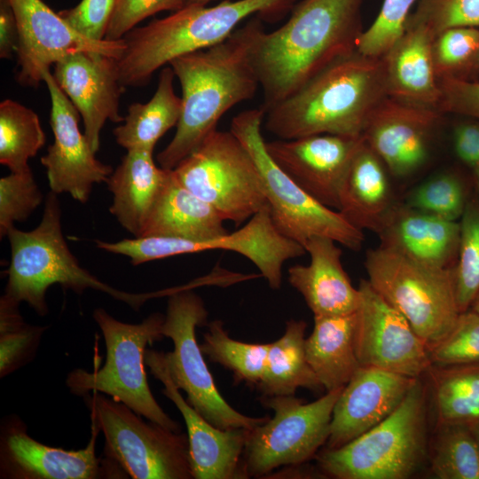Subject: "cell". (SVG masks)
I'll return each mask as SVG.
<instances>
[{
    "label": "cell",
    "mask_w": 479,
    "mask_h": 479,
    "mask_svg": "<svg viewBox=\"0 0 479 479\" xmlns=\"http://www.w3.org/2000/svg\"><path fill=\"white\" fill-rule=\"evenodd\" d=\"M356 323V311L314 316L313 330L305 339L306 357L326 392L343 388L361 367L355 347Z\"/></svg>",
    "instance_id": "f546056e"
},
{
    "label": "cell",
    "mask_w": 479,
    "mask_h": 479,
    "mask_svg": "<svg viewBox=\"0 0 479 479\" xmlns=\"http://www.w3.org/2000/svg\"><path fill=\"white\" fill-rule=\"evenodd\" d=\"M363 4L364 0H302L286 23L263 33L255 65L264 112L357 51L364 31Z\"/></svg>",
    "instance_id": "7a4b0ae2"
},
{
    "label": "cell",
    "mask_w": 479,
    "mask_h": 479,
    "mask_svg": "<svg viewBox=\"0 0 479 479\" xmlns=\"http://www.w3.org/2000/svg\"><path fill=\"white\" fill-rule=\"evenodd\" d=\"M428 373L438 423L469 425L479 420V361L432 365Z\"/></svg>",
    "instance_id": "d6a6232c"
},
{
    "label": "cell",
    "mask_w": 479,
    "mask_h": 479,
    "mask_svg": "<svg viewBox=\"0 0 479 479\" xmlns=\"http://www.w3.org/2000/svg\"><path fill=\"white\" fill-rule=\"evenodd\" d=\"M105 437L104 459L133 479H193L187 434L145 421L129 406L93 391L83 397Z\"/></svg>",
    "instance_id": "9c48e42d"
},
{
    "label": "cell",
    "mask_w": 479,
    "mask_h": 479,
    "mask_svg": "<svg viewBox=\"0 0 479 479\" xmlns=\"http://www.w3.org/2000/svg\"><path fill=\"white\" fill-rule=\"evenodd\" d=\"M440 111L468 116L479 121V81H470L459 75L439 78Z\"/></svg>",
    "instance_id": "7dc6e473"
},
{
    "label": "cell",
    "mask_w": 479,
    "mask_h": 479,
    "mask_svg": "<svg viewBox=\"0 0 479 479\" xmlns=\"http://www.w3.org/2000/svg\"><path fill=\"white\" fill-rule=\"evenodd\" d=\"M118 59L99 52L71 54L54 65L52 75L70 99L84 125V135L95 153L106 121L120 123L121 83Z\"/></svg>",
    "instance_id": "44dd1931"
},
{
    "label": "cell",
    "mask_w": 479,
    "mask_h": 479,
    "mask_svg": "<svg viewBox=\"0 0 479 479\" xmlns=\"http://www.w3.org/2000/svg\"><path fill=\"white\" fill-rule=\"evenodd\" d=\"M364 136L319 134L265 141L276 164L324 206L338 210L339 190Z\"/></svg>",
    "instance_id": "d6986e66"
},
{
    "label": "cell",
    "mask_w": 479,
    "mask_h": 479,
    "mask_svg": "<svg viewBox=\"0 0 479 479\" xmlns=\"http://www.w3.org/2000/svg\"><path fill=\"white\" fill-rule=\"evenodd\" d=\"M164 318L162 313L154 312L139 324H129L114 318L105 309L94 310L93 319L105 340L106 361L93 371H71L66 380L70 392L82 397L93 391L103 393L146 420L181 432L179 424L155 400L145 372V351L165 337Z\"/></svg>",
    "instance_id": "8992f818"
},
{
    "label": "cell",
    "mask_w": 479,
    "mask_h": 479,
    "mask_svg": "<svg viewBox=\"0 0 479 479\" xmlns=\"http://www.w3.org/2000/svg\"><path fill=\"white\" fill-rule=\"evenodd\" d=\"M343 388L306 403L292 396L263 397L272 418L248 429L243 451L247 477H263L280 467L297 466L316 457L326 444L334 404Z\"/></svg>",
    "instance_id": "4fadbf2b"
},
{
    "label": "cell",
    "mask_w": 479,
    "mask_h": 479,
    "mask_svg": "<svg viewBox=\"0 0 479 479\" xmlns=\"http://www.w3.org/2000/svg\"><path fill=\"white\" fill-rule=\"evenodd\" d=\"M197 279L179 287L168 296L162 333L174 349L164 353L169 376L186 401L208 421L221 429H252L270 416L250 417L235 410L218 391L196 339V328L208 325V312L202 298L192 291Z\"/></svg>",
    "instance_id": "8fae6325"
},
{
    "label": "cell",
    "mask_w": 479,
    "mask_h": 479,
    "mask_svg": "<svg viewBox=\"0 0 479 479\" xmlns=\"http://www.w3.org/2000/svg\"><path fill=\"white\" fill-rule=\"evenodd\" d=\"M186 0H115L105 39L117 41L145 19L164 11L176 12Z\"/></svg>",
    "instance_id": "f6af8a7d"
},
{
    "label": "cell",
    "mask_w": 479,
    "mask_h": 479,
    "mask_svg": "<svg viewBox=\"0 0 479 479\" xmlns=\"http://www.w3.org/2000/svg\"><path fill=\"white\" fill-rule=\"evenodd\" d=\"M387 97L383 57L356 51L268 109L264 129L280 139L319 134L362 137L373 113Z\"/></svg>",
    "instance_id": "3957f363"
},
{
    "label": "cell",
    "mask_w": 479,
    "mask_h": 479,
    "mask_svg": "<svg viewBox=\"0 0 479 479\" xmlns=\"http://www.w3.org/2000/svg\"><path fill=\"white\" fill-rule=\"evenodd\" d=\"M19 28L10 0H0V58L10 59L16 53Z\"/></svg>",
    "instance_id": "681fc988"
},
{
    "label": "cell",
    "mask_w": 479,
    "mask_h": 479,
    "mask_svg": "<svg viewBox=\"0 0 479 479\" xmlns=\"http://www.w3.org/2000/svg\"><path fill=\"white\" fill-rule=\"evenodd\" d=\"M51 98V127L53 143L41 158L51 192L68 193L86 203L95 184L108 180L110 165L98 160L84 133L79 129V113L58 85L51 70L44 73Z\"/></svg>",
    "instance_id": "e0dca14e"
},
{
    "label": "cell",
    "mask_w": 479,
    "mask_h": 479,
    "mask_svg": "<svg viewBox=\"0 0 479 479\" xmlns=\"http://www.w3.org/2000/svg\"><path fill=\"white\" fill-rule=\"evenodd\" d=\"M264 115L262 107L242 111L232 118L230 130L256 163L276 229L303 247L310 239L320 236L351 250L359 249L365 240L363 232L338 210L324 206L307 193L269 155L261 130Z\"/></svg>",
    "instance_id": "ba28073f"
},
{
    "label": "cell",
    "mask_w": 479,
    "mask_h": 479,
    "mask_svg": "<svg viewBox=\"0 0 479 479\" xmlns=\"http://www.w3.org/2000/svg\"><path fill=\"white\" fill-rule=\"evenodd\" d=\"M371 286L409 322L428 347L454 326L458 306L452 267L436 268L379 246L365 257Z\"/></svg>",
    "instance_id": "30bf717a"
},
{
    "label": "cell",
    "mask_w": 479,
    "mask_h": 479,
    "mask_svg": "<svg viewBox=\"0 0 479 479\" xmlns=\"http://www.w3.org/2000/svg\"><path fill=\"white\" fill-rule=\"evenodd\" d=\"M469 309L479 314V292L474 298Z\"/></svg>",
    "instance_id": "f5cc1de1"
},
{
    "label": "cell",
    "mask_w": 479,
    "mask_h": 479,
    "mask_svg": "<svg viewBox=\"0 0 479 479\" xmlns=\"http://www.w3.org/2000/svg\"><path fill=\"white\" fill-rule=\"evenodd\" d=\"M262 21L251 17L223 42L169 64L180 83L183 106L173 138L157 155L160 167L175 169L216 130L226 112L255 97L260 86L255 52L265 31Z\"/></svg>",
    "instance_id": "6da1fadb"
},
{
    "label": "cell",
    "mask_w": 479,
    "mask_h": 479,
    "mask_svg": "<svg viewBox=\"0 0 479 479\" xmlns=\"http://www.w3.org/2000/svg\"><path fill=\"white\" fill-rule=\"evenodd\" d=\"M224 220L208 202L188 190L168 169L137 238L207 240L228 232Z\"/></svg>",
    "instance_id": "4316f807"
},
{
    "label": "cell",
    "mask_w": 479,
    "mask_h": 479,
    "mask_svg": "<svg viewBox=\"0 0 479 479\" xmlns=\"http://www.w3.org/2000/svg\"><path fill=\"white\" fill-rule=\"evenodd\" d=\"M453 147L458 158L474 169L479 164V124L460 123L453 133Z\"/></svg>",
    "instance_id": "c3c4849f"
},
{
    "label": "cell",
    "mask_w": 479,
    "mask_h": 479,
    "mask_svg": "<svg viewBox=\"0 0 479 479\" xmlns=\"http://www.w3.org/2000/svg\"><path fill=\"white\" fill-rule=\"evenodd\" d=\"M145 364L162 382L161 393L173 402L184 418L193 479L247 478L243 467V451L248 429H221L200 414L173 383L164 352L146 349Z\"/></svg>",
    "instance_id": "ffe728a7"
},
{
    "label": "cell",
    "mask_w": 479,
    "mask_h": 479,
    "mask_svg": "<svg viewBox=\"0 0 479 479\" xmlns=\"http://www.w3.org/2000/svg\"><path fill=\"white\" fill-rule=\"evenodd\" d=\"M200 349L212 362L233 373L237 381L252 386L259 383L270 343H247L231 338L224 322L215 319L207 325Z\"/></svg>",
    "instance_id": "e575fe53"
},
{
    "label": "cell",
    "mask_w": 479,
    "mask_h": 479,
    "mask_svg": "<svg viewBox=\"0 0 479 479\" xmlns=\"http://www.w3.org/2000/svg\"><path fill=\"white\" fill-rule=\"evenodd\" d=\"M337 244L327 237L310 239L304 245L309 264H294L287 271L289 284L314 316L353 313L359 304V290L352 286L342 266V251Z\"/></svg>",
    "instance_id": "cb8c5ba5"
},
{
    "label": "cell",
    "mask_w": 479,
    "mask_h": 479,
    "mask_svg": "<svg viewBox=\"0 0 479 479\" xmlns=\"http://www.w3.org/2000/svg\"><path fill=\"white\" fill-rule=\"evenodd\" d=\"M215 0H186V4H202L207 5L209 2Z\"/></svg>",
    "instance_id": "db71d44e"
},
{
    "label": "cell",
    "mask_w": 479,
    "mask_h": 479,
    "mask_svg": "<svg viewBox=\"0 0 479 479\" xmlns=\"http://www.w3.org/2000/svg\"><path fill=\"white\" fill-rule=\"evenodd\" d=\"M437 108L387 97L373 113L364 131L368 146L396 177H406L428 160Z\"/></svg>",
    "instance_id": "7402d4cb"
},
{
    "label": "cell",
    "mask_w": 479,
    "mask_h": 479,
    "mask_svg": "<svg viewBox=\"0 0 479 479\" xmlns=\"http://www.w3.org/2000/svg\"><path fill=\"white\" fill-rule=\"evenodd\" d=\"M16 15L17 82L36 88L44 73L64 58L81 51L99 52L120 59L125 48L117 41L92 40L75 30L42 0H10Z\"/></svg>",
    "instance_id": "2e32d148"
},
{
    "label": "cell",
    "mask_w": 479,
    "mask_h": 479,
    "mask_svg": "<svg viewBox=\"0 0 479 479\" xmlns=\"http://www.w3.org/2000/svg\"><path fill=\"white\" fill-rule=\"evenodd\" d=\"M168 169L157 166L153 151L128 150L106 181L113 194L110 213L137 238L144 219L157 196Z\"/></svg>",
    "instance_id": "f1b7e54d"
},
{
    "label": "cell",
    "mask_w": 479,
    "mask_h": 479,
    "mask_svg": "<svg viewBox=\"0 0 479 479\" xmlns=\"http://www.w3.org/2000/svg\"><path fill=\"white\" fill-rule=\"evenodd\" d=\"M172 170L182 185L236 226L267 204L256 163L231 130L211 132Z\"/></svg>",
    "instance_id": "7c38bea8"
},
{
    "label": "cell",
    "mask_w": 479,
    "mask_h": 479,
    "mask_svg": "<svg viewBox=\"0 0 479 479\" xmlns=\"http://www.w3.org/2000/svg\"><path fill=\"white\" fill-rule=\"evenodd\" d=\"M20 302L4 294L0 298V377L4 378L30 362L47 329L25 322Z\"/></svg>",
    "instance_id": "8d00e7d4"
},
{
    "label": "cell",
    "mask_w": 479,
    "mask_h": 479,
    "mask_svg": "<svg viewBox=\"0 0 479 479\" xmlns=\"http://www.w3.org/2000/svg\"><path fill=\"white\" fill-rule=\"evenodd\" d=\"M434 40L425 27L405 24L403 35L383 56L389 97L438 109L441 90L433 58Z\"/></svg>",
    "instance_id": "484cf974"
},
{
    "label": "cell",
    "mask_w": 479,
    "mask_h": 479,
    "mask_svg": "<svg viewBox=\"0 0 479 479\" xmlns=\"http://www.w3.org/2000/svg\"><path fill=\"white\" fill-rule=\"evenodd\" d=\"M433 365H453L479 361V314L460 312L451 331L428 347Z\"/></svg>",
    "instance_id": "b9f144b4"
},
{
    "label": "cell",
    "mask_w": 479,
    "mask_h": 479,
    "mask_svg": "<svg viewBox=\"0 0 479 479\" xmlns=\"http://www.w3.org/2000/svg\"><path fill=\"white\" fill-rule=\"evenodd\" d=\"M430 469L439 479H479V448L468 424L438 423Z\"/></svg>",
    "instance_id": "d590c367"
},
{
    "label": "cell",
    "mask_w": 479,
    "mask_h": 479,
    "mask_svg": "<svg viewBox=\"0 0 479 479\" xmlns=\"http://www.w3.org/2000/svg\"><path fill=\"white\" fill-rule=\"evenodd\" d=\"M426 397L418 379L384 420L344 445L316 455L319 469L336 479H406L427 455Z\"/></svg>",
    "instance_id": "52a82bcc"
},
{
    "label": "cell",
    "mask_w": 479,
    "mask_h": 479,
    "mask_svg": "<svg viewBox=\"0 0 479 479\" xmlns=\"http://www.w3.org/2000/svg\"><path fill=\"white\" fill-rule=\"evenodd\" d=\"M43 196L31 169L11 172L0 178V237L7 236L15 222H22L43 202Z\"/></svg>",
    "instance_id": "ab89813d"
},
{
    "label": "cell",
    "mask_w": 479,
    "mask_h": 479,
    "mask_svg": "<svg viewBox=\"0 0 479 479\" xmlns=\"http://www.w3.org/2000/svg\"><path fill=\"white\" fill-rule=\"evenodd\" d=\"M57 195L48 193L42 220L35 229L25 232L14 226L9 231L6 237L11 261L5 295L20 303L27 302L39 316L49 312L46 293L52 285L80 294L91 288L127 303L134 310H139L151 298L163 296L162 290L131 294L116 289L82 268L64 238Z\"/></svg>",
    "instance_id": "5b68a950"
},
{
    "label": "cell",
    "mask_w": 479,
    "mask_h": 479,
    "mask_svg": "<svg viewBox=\"0 0 479 479\" xmlns=\"http://www.w3.org/2000/svg\"><path fill=\"white\" fill-rule=\"evenodd\" d=\"M306 327L304 320L289 319L284 334L270 342L263 373L256 386L263 397L292 396L299 388L324 389L306 357Z\"/></svg>",
    "instance_id": "1f68e13d"
},
{
    "label": "cell",
    "mask_w": 479,
    "mask_h": 479,
    "mask_svg": "<svg viewBox=\"0 0 479 479\" xmlns=\"http://www.w3.org/2000/svg\"><path fill=\"white\" fill-rule=\"evenodd\" d=\"M36 113L12 99L0 104V163L11 172L30 169L28 160L45 144Z\"/></svg>",
    "instance_id": "836d02e7"
},
{
    "label": "cell",
    "mask_w": 479,
    "mask_h": 479,
    "mask_svg": "<svg viewBox=\"0 0 479 479\" xmlns=\"http://www.w3.org/2000/svg\"><path fill=\"white\" fill-rule=\"evenodd\" d=\"M95 244L108 253L127 256L132 265L208 250L236 252L253 263L274 290L281 287L284 263L306 254L302 245L276 229L268 204L237 231L207 240L134 237L114 242L96 240Z\"/></svg>",
    "instance_id": "5bb4252c"
},
{
    "label": "cell",
    "mask_w": 479,
    "mask_h": 479,
    "mask_svg": "<svg viewBox=\"0 0 479 479\" xmlns=\"http://www.w3.org/2000/svg\"><path fill=\"white\" fill-rule=\"evenodd\" d=\"M355 347L361 366L420 378L433 365L427 343L407 319L361 279Z\"/></svg>",
    "instance_id": "9a60e30c"
},
{
    "label": "cell",
    "mask_w": 479,
    "mask_h": 479,
    "mask_svg": "<svg viewBox=\"0 0 479 479\" xmlns=\"http://www.w3.org/2000/svg\"><path fill=\"white\" fill-rule=\"evenodd\" d=\"M467 203L464 186L459 178L444 173L416 186L408 195L405 204L446 220L458 221Z\"/></svg>",
    "instance_id": "f35d334b"
},
{
    "label": "cell",
    "mask_w": 479,
    "mask_h": 479,
    "mask_svg": "<svg viewBox=\"0 0 479 479\" xmlns=\"http://www.w3.org/2000/svg\"><path fill=\"white\" fill-rule=\"evenodd\" d=\"M406 24L425 27L436 38L453 27L479 26V0H419Z\"/></svg>",
    "instance_id": "7bdbcfd3"
},
{
    "label": "cell",
    "mask_w": 479,
    "mask_h": 479,
    "mask_svg": "<svg viewBox=\"0 0 479 479\" xmlns=\"http://www.w3.org/2000/svg\"><path fill=\"white\" fill-rule=\"evenodd\" d=\"M468 67L473 70H479V50Z\"/></svg>",
    "instance_id": "816d5d0a"
},
{
    "label": "cell",
    "mask_w": 479,
    "mask_h": 479,
    "mask_svg": "<svg viewBox=\"0 0 479 479\" xmlns=\"http://www.w3.org/2000/svg\"><path fill=\"white\" fill-rule=\"evenodd\" d=\"M377 234L380 246L426 265L451 268L457 260L459 223L406 204H394Z\"/></svg>",
    "instance_id": "d4e9b609"
},
{
    "label": "cell",
    "mask_w": 479,
    "mask_h": 479,
    "mask_svg": "<svg viewBox=\"0 0 479 479\" xmlns=\"http://www.w3.org/2000/svg\"><path fill=\"white\" fill-rule=\"evenodd\" d=\"M479 50V29L453 27L440 33L433 43V58L438 78L453 75L467 67Z\"/></svg>",
    "instance_id": "ee69618b"
},
{
    "label": "cell",
    "mask_w": 479,
    "mask_h": 479,
    "mask_svg": "<svg viewBox=\"0 0 479 479\" xmlns=\"http://www.w3.org/2000/svg\"><path fill=\"white\" fill-rule=\"evenodd\" d=\"M386 169L365 141L341 185L338 211L362 232L378 233L394 206Z\"/></svg>",
    "instance_id": "83f0119b"
},
{
    "label": "cell",
    "mask_w": 479,
    "mask_h": 479,
    "mask_svg": "<svg viewBox=\"0 0 479 479\" xmlns=\"http://www.w3.org/2000/svg\"><path fill=\"white\" fill-rule=\"evenodd\" d=\"M419 378L361 366L334 404L327 448H338L389 417Z\"/></svg>",
    "instance_id": "603a6c76"
},
{
    "label": "cell",
    "mask_w": 479,
    "mask_h": 479,
    "mask_svg": "<svg viewBox=\"0 0 479 479\" xmlns=\"http://www.w3.org/2000/svg\"><path fill=\"white\" fill-rule=\"evenodd\" d=\"M418 1L383 0L377 17L361 34L357 51L369 57H383L403 35L408 17Z\"/></svg>",
    "instance_id": "60d3db41"
},
{
    "label": "cell",
    "mask_w": 479,
    "mask_h": 479,
    "mask_svg": "<svg viewBox=\"0 0 479 479\" xmlns=\"http://www.w3.org/2000/svg\"><path fill=\"white\" fill-rule=\"evenodd\" d=\"M455 294L460 312L466 311L479 292V200L466 205L459 222V243L452 267Z\"/></svg>",
    "instance_id": "74e56055"
},
{
    "label": "cell",
    "mask_w": 479,
    "mask_h": 479,
    "mask_svg": "<svg viewBox=\"0 0 479 479\" xmlns=\"http://www.w3.org/2000/svg\"><path fill=\"white\" fill-rule=\"evenodd\" d=\"M473 169H474V172H475V179H476V185H477L478 192H479V164L476 165Z\"/></svg>",
    "instance_id": "11a10c76"
},
{
    "label": "cell",
    "mask_w": 479,
    "mask_h": 479,
    "mask_svg": "<svg viewBox=\"0 0 479 479\" xmlns=\"http://www.w3.org/2000/svg\"><path fill=\"white\" fill-rule=\"evenodd\" d=\"M115 0H82L59 15L75 30L92 40H104Z\"/></svg>",
    "instance_id": "bcb514c9"
},
{
    "label": "cell",
    "mask_w": 479,
    "mask_h": 479,
    "mask_svg": "<svg viewBox=\"0 0 479 479\" xmlns=\"http://www.w3.org/2000/svg\"><path fill=\"white\" fill-rule=\"evenodd\" d=\"M479 448V420L469 424Z\"/></svg>",
    "instance_id": "f907efd6"
},
{
    "label": "cell",
    "mask_w": 479,
    "mask_h": 479,
    "mask_svg": "<svg viewBox=\"0 0 479 479\" xmlns=\"http://www.w3.org/2000/svg\"><path fill=\"white\" fill-rule=\"evenodd\" d=\"M99 427L90 420L85 448L67 451L51 447L27 435L19 418L4 420L0 434V477L11 479L113 478L105 459L96 455Z\"/></svg>",
    "instance_id": "ac0fdd59"
},
{
    "label": "cell",
    "mask_w": 479,
    "mask_h": 479,
    "mask_svg": "<svg viewBox=\"0 0 479 479\" xmlns=\"http://www.w3.org/2000/svg\"><path fill=\"white\" fill-rule=\"evenodd\" d=\"M176 75L169 65L160 72L156 90L146 103H133L122 123L113 133L124 149L153 151L158 140L177 126L182 114V98L174 90Z\"/></svg>",
    "instance_id": "4dcf8cb0"
},
{
    "label": "cell",
    "mask_w": 479,
    "mask_h": 479,
    "mask_svg": "<svg viewBox=\"0 0 479 479\" xmlns=\"http://www.w3.org/2000/svg\"><path fill=\"white\" fill-rule=\"evenodd\" d=\"M296 0H224L216 5L185 4L170 15L137 27L124 37L117 60L124 87L147 83L155 71L173 59L225 40L249 17L277 20Z\"/></svg>",
    "instance_id": "277c9868"
}]
</instances>
